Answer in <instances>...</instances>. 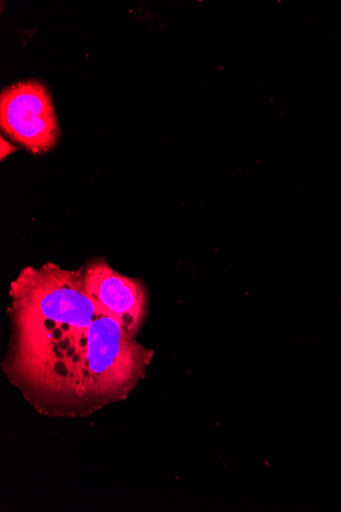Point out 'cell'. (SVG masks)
Here are the masks:
<instances>
[{
	"instance_id": "cell-1",
	"label": "cell",
	"mask_w": 341,
	"mask_h": 512,
	"mask_svg": "<svg viewBox=\"0 0 341 512\" xmlns=\"http://www.w3.org/2000/svg\"><path fill=\"white\" fill-rule=\"evenodd\" d=\"M7 380L39 414L83 418L126 401L155 352L86 293L79 269L23 268L9 290Z\"/></svg>"
},
{
	"instance_id": "cell-2",
	"label": "cell",
	"mask_w": 341,
	"mask_h": 512,
	"mask_svg": "<svg viewBox=\"0 0 341 512\" xmlns=\"http://www.w3.org/2000/svg\"><path fill=\"white\" fill-rule=\"evenodd\" d=\"M0 124L14 142L34 155L50 152L58 143L60 130L50 93L35 80L2 92Z\"/></svg>"
},
{
	"instance_id": "cell-3",
	"label": "cell",
	"mask_w": 341,
	"mask_h": 512,
	"mask_svg": "<svg viewBox=\"0 0 341 512\" xmlns=\"http://www.w3.org/2000/svg\"><path fill=\"white\" fill-rule=\"evenodd\" d=\"M79 270L88 296L137 338L150 309L149 292L141 279L116 271L105 259H94Z\"/></svg>"
},
{
	"instance_id": "cell-4",
	"label": "cell",
	"mask_w": 341,
	"mask_h": 512,
	"mask_svg": "<svg viewBox=\"0 0 341 512\" xmlns=\"http://www.w3.org/2000/svg\"><path fill=\"white\" fill-rule=\"evenodd\" d=\"M0 142H2V160H4L6 157H9L11 154L17 151V148L11 145L9 142H7L4 137L0 139Z\"/></svg>"
}]
</instances>
